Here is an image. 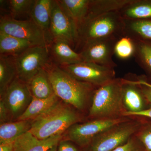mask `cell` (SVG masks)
Here are the masks:
<instances>
[{"label":"cell","mask_w":151,"mask_h":151,"mask_svg":"<svg viewBox=\"0 0 151 151\" xmlns=\"http://www.w3.org/2000/svg\"><path fill=\"white\" fill-rule=\"evenodd\" d=\"M48 73L55 94L63 102L81 113L88 112L96 86L78 81L50 62L45 68Z\"/></svg>","instance_id":"obj_1"},{"label":"cell","mask_w":151,"mask_h":151,"mask_svg":"<svg viewBox=\"0 0 151 151\" xmlns=\"http://www.w3.org/2000/svg\"><path fill=\"white\" fill-rule=\"evenodd\" d=\"M83 114L60 100L49 110L32 120L29 132L40 140L62 135L72 125L81 123Z\"/></svg>","instance_id":"obj_2"},{"label":"cell","mask_w":151,"mask_h":151,"mask_svg":"<svg viewBox=\"0 0 151 151\" xmlns=\"http://www.w3.org/2000/svg\"><path fill=\"white\" fill-rule=\"evenodd\" d=\"M123 82V78H116L94 90L88 111L89 120L125 117L126 111L122 102Z\"/></svg>","instance_id":"obj_3"},{"label":"cell","mask_w":151,"mask_h":151,"mask_svg":"<svg viewBox=\"0 0 151 151\" xmlns=\"http://www.w3.org/2000/svg\"><path fill=\"white\" fill-rule=\"evenodd\" d=\"M124 19L119 11L111 12L83 20L77 27L76 48L92 41L109 37L124 36Z\"/></svg>","instance_id":"obj_4"},{"label":"cell","mask_w":151,"mask_h":151,"mask_svg":"<svg viewBox=\"0 0 151 151\" xmlns=\"http://www.w3.org/2000/svg\"><path fill=\"white\" fill-rule=\"evenodd\" d=\"M142 117L132 116L130 120L115 125L94 138L83 151H113L127 143L140 127Z\"/></svg>","instance_id":"obj_5"},{"label":"cell","mask_w":151,"mask_h":151,"mask_svg":"<svg viewBox=\"0 0 151 151\" xmlns=\"http://www.w3.org/2000/svg\"><path fill=\"white\" fill-rule=\"evenodd\" d=\"M131 118L132 116H125L117 119H93L77 123L66 131V139L74 143L83 151L98 135L116 124Z\"/></svg>","instance_id":"obj_6"},{"label":"cell","mask_w":151,"mask_h":151,"mask_svg":"<svg viewBox=\"0 0 151 151\" xmlns=\"http://www.w3.org/2000/svg\"><path fill=\"white\" fill-rule=\"evenodd\" d=\"M0 31L27 40L34 46L49 47L52 41L31 19L19 20L4 16L0 20Z\"/></svg>","instance_id":"obj_7"},{"label":"cell","mask_w":151,"mask_h":151,"mask_svg":"<svg viewBox=\"0 0 151 151\" xmlns=\"http://www.w3.org/2000/svg\"><path fill=\"white\" fill-rule=\"evenodd\" d=\"M49 47H31L15 57L19 79L28 84L40 69L51 62Z\"/></svg>","instance_id":"obj_8"},{"label":"cell","mask_w":151,"mask_h":151,"mask_svg":"<svg viewBox=\"0 0 151 151\" xmlns=\"http://www.w3.org/2000/svg\"><path fill=\"white\" fill-rule=\"evenodd\" d=\"M59 66L78 81L89 83L97 87L116 78L114 68L94 63L82 61L76 64Z\"/></svg>","instance_id":"obj_9"},{"label":"cell","mask_w":151,"mask_h":151,"mask_svg":"<svg viewBox=\"0 0 151 151\" xmlns=\"http://www.w3.org/2000/svg\"><path fill=\"white\" fill-rule=\"evenodd\" d=\"M28 84L16 77L1 95V100L7 108L11 119L17 121L32 100Z\"/></svg>","instance_id":"obj_10"},{"label":"cell","mask_w":151,"mask_h":151,"mask_svg":"<svg viewBox=\"0 0 151 151\" xmlns=\"http://www.w3.org/2000/svg\"><path fill=\"white\" fill-rule=\"evenodd\" d=\"M120 38L113 36L92 41L85 45L78 52L83 61L114 68L117 65L113 56L115 54V45Z\"/></svg>","instance_id":"obj_11"},{"label":"cell","mask_w":151,"mask_h":151,"mask_svg":"<svg viewBox=\"0 0 151 151\" xmlns=\"http://www.w3.org/2000/svg\"><path fill=\"white\" fill-rule=\"evenodd\" d=\"M52 40L62 41L70 46H76L77 27L65 14L58 1H52L49 30Z\"/></svg>","instance_id":"obj_12"},{"label":"cell","mask_w":151,"mask_h":151,"mask_svg":"<svg viewBox=\"0 0 151 151\" xmlns=\"http://www.w3.org/2000/svg\"><path fill=\"white\" fill-rule=\"evenodd\" d=\"M122 102L126 110L125 116H132L151 108L142 91L140 85L132 78H123Z\"/></svg>","instance_id":"obj_13"},{"label":"cell","mask_w":151,"mask_h":151,"mask_svg":"<svg viewBox=\"0 0 151 151\" xmlns=\"http://www.w3.org/2000/svg\"><path fill=\"white\" fill-rule=\"evenodd\" d=\"M62 139V135H58L40 140L29 131L14 143V151H47Z\"/></svg>","instance_id":"obj_14"},{"label":"cell","mask_w":151,"mask_h":151,"mask_svg":"<svg viewBox=\"0 0 151 151\" xmlns=\"http://www.w3.org/2000/svg\"><path fill=\"white\" fill-rule=\"evenodd\" d=\"M49 48L50 53L59 66L72 65L83 61L80 53L73 50L65 42L52 41Z\"/></svg>","instance_id":"obj_15"},{"label":"cell","mask_w":151,"mask_h":151,"mask_svg":"<svg viewBox=\"0 0 151 151\" xmlns=\"http://www.w3.org/2000/svg\"><path fill=\"white\" fill-rule=\"evenodd\" d=\"M52 0H36L30 16L51 40L49 30L51 21Z\"/></svg>","instance_id":"obj_16"},{"label":"cell","mask_w":151,"mask_h":151,"mask_svg":"<svg viewBox=\"0 0 151 151\" xmlns=\"http://www.w3.org/2000/svg\"><path fill=\"white\" fill-rule=\"evenodd\" d=\"M34 46L27 40L0 31L1 55L15 57L27 49Z\"/></svg>","instance_id":"obj_17"},{"label":"cell","mask_w":151,"mask_h":151,"mask_svg":"<svg viewBox=\"0 0 151 151\" xmlns=\"http://www.w3.org/2000/svg\"><path fill=\"white\" fill-rule=\"evenodd\" d=\"M32 121L18 120L0 125V144L14 142L19 137L29 132Z\"/></svg>","instance_id":"obj_18"},{"label":"cell","mask_w":151,"mask_h":151,"mask_svg":"<svg viewBox=\"0 0 151 151\" xmlns=\"http://www.w3.org/2000/svg\"><path fill=\"white\" fill-rule=\"evenodd\" d=\"M124 36L134 40L151 41V18L124 19Z\"/></svg>","instance_id":"obj_19"},{"label":"cell","mask_w":151,"mask_h":151,"mask_svg":"<svg viewBox=\"0 0 151 151\" xmlns=\"http://www.w3.org/2000/svg\"><path fill=\"white\" fill-rule=\"evenodd\" d=\"M119 12L125 20L151 18V0H132Z\"/></svg>","instance_id":"obj_20"},{"label":"cell","mask_w":151,"mask_h":151,"mask_svg":"<svg viewBox=\"0 0 151 151\" xmlns=\"http://www.w3.org/2000/svg\"><path fill=\"white\" fill-rule=\"evenodd\" d=\"M33 97L46 99L55 94L48 73L45 68L40 69L28 84Z\"/></svg>","instance_id":"obj_21"},{"label":"cell","mask_w":151,"mask_h":151,"mask_svg":"<svg viewBox=\"0 0 151 151\" xmlns=\"http://www.w3.org/2000/svg\"><path fill=\"white\" fill-rule=\"evenodd\" d=\"M132 1L90 0L88 12L83 20L99 16L111 12L119 11Z\"/></svg>","instance_id":"obj_22"},{"label":"cell","mask_w":151,"mask_h":151,"mask_svg":"<svg viewBox=\"0 0 151 151\" xmlns=\"http://www.w3.org/2000/svg\"><path fill=\"white\" fill-rule=\"evenodd\" d=\"M60 100L55 94L46 99H38L33 97L28 107L17 121H32L46 112Z\"/></svg>","instance_id":"obj_23"},{"label":"cell","mask_w":151,"mask_h":151,"mask_svg":"<svg viewBox=\"0 0 151 151\" xmlns=\"http://www.w3.org/2000/svg\"><path fill=\"white\" fill-rule=\"evenodd\" d=\"M63 10L76 24L81 23L86 16L90 0H59L58 1Z\"/></svg>","instance_id":"obj_24"},{"label":"cell","mask_w":151,"mask_h":151,"mask_svg":"<svg viewBox=\"0 0 151 151\" xmlns=\"http://www.w3.org/2000/svg\"><path fill=\"white\" fill-rule=\"evenodd\" d=\"M133 40L135 60L145 71L148 82L151 83V41Z\"/></svg>","instance_id":"obj_25"},{"label":"cell","mask_w":151,"mask_h":151,"mask_svg":"<svg viewBox=\"0 0 151 151\" xmlns=\"http://www.w3.org/2000/svg\"><path fill=\"white\" fill-rule=\"evenodd\" d=\"M17 77L14 57L0 56V94L4 93L8 86Z\"/></svg>","instance_id":"obj_26"},{"label":"cell","mask_w":151,"mask_h":151,"mask_svg":"<svg viewBox=\"0 0 151 151\" xmlns=\"http://www.w3.org/2000/svg\"><path fill=\"white\" fill-rule=\"evenodd\" d=\"M142 117L140 127L135 136L141 143L144 151H151V119Z\"/></svg>","instance_id":"obj_27"},{"label":"cell","mask_w":151,"mask_h":151,"mask_svg":"<svg viewBox=\"0 0 151 151\" xmlns=\"http://www.w3.org/2000/svg\"><path fill=\"white\" fill-rule=\"evenodd\" d=\"M135 50L134 41L125 36L120 38L115 45V54L120 59H127L134 56Z\"/></svg>","instance_id":"obj_28"},{"label":"cell","mask_w":151,"mask_h":151,"mask_svg":"<svg viewBox=\"0 0 151 151\" xmlns=\"http://www.w3.org/2000/svg\"><path fill=\"white\" fill-rule=\"evenodd\" d=\"M36 0H11L9 7L13 18L23 14L30 15Z\"/></svg>","instance_id":"obj_29"},{"label":"cell","mask_w":151,"mask_h":151,"mask_svg":"<svg viewBox=\"0 0 151 151\" xmlns=\"http://www.w3.org/2000/svg\"><path fill=\"white\" fill-rule=\"evenodd\" d=\"M113 151H144L141 143L135 134L126 144Z\"/></svg>","instance_id":"obj_30"},{"label":"cell","mask_w":151,"mask_h":151,"mask_svg":"<svg viewBox=\"0 0 151 151\" xmlns=\"http://www.w3.org/2000/svg\"><path fill=\"white\" fill-rule=\"evenodd\" d=\"M58 151H80V150L71 141L66 139H61L58 143Z\"/></svg>","instance_id":"obj_31"},{"label":"cell","mask_w":151,"mask_h":151,"mask_svg":"<svg viewBox=\"0 0 151 151\" xmlns=\"http://www.w3.org/2000/svg\"><path fill=\"white\" fill-rule=\"evenodd\" d=\"M11 117L7 108H6L4 103L0 100V123L1 124L9 122L10 120Z\"/></svg>","instance_id":"obj_32"},{"label":"cell","mask_w":151,"mask_h":151,"mask_svg":"<svg viewBox=\"0 0 151 151\" xmlns=\"http://www.w3.org/2000/svg\"><path fill=\"white\" fill-rule=\"evenodd\" d=\"M140 85L142 91L145 95L146 99L147 100L149 103L151 105V88L148 86H146L144 84H139Z\"/></svg>","instance_id":"obj_33"},{"label":"cell","mask_w":151,"mask_h":151,"mask_svg":"<svg viewBox=\"0 0 151 151\" xmlns=\"http://www.w3.org/2000/svg\"><path fill=\"white\" fill-rule=\"evenodd\" d=\"M14 143L0 144V151H14Z\"/></svg>","instance_id":"obj_34"},{"label":"cell","mask_w":151,"mask_h":151,"mask_svg":"<svg viewBox=\"0 0 151 151\" xmlns=\"http://www.w3.org/2000/svg\"><path fill=\"white\" fill-rule=\"evenodd\" d=\"M132 116L144 117L151 119V107L149 108V109H147V110H145V111H142V112H139V113H136V114H134Z\"/></svg>","instance_id":"obj_35"},{"label":"cell","mask_w":151,"mask_h":151,"mask_svg":"<svg viewBox=\"0 0 151 151\" xmlns=\"http://www.w3.org/2000/svg\"><path fill=\"white\" fill-rule=\"evenodd\" d=\"M139 83L140 84H144V85H145L146 86H148L151 88V83L149 82L148 81H147V80H145V79H141L139 81Z\"/></svg>","instance_id":"obj_36"},{"label":"cell","mask_w":151,"mask_h":151,"mask_svg":"<svg viewBox=\"0 0 151 151\" xmlns=\"http://www.w3.org/2000/svg\"><path fill=\"white\" fill-rule=\"evenodd\" d=\"M58 144L53 146V147H52L51 148L48 150L47 151H58Z\"/></svg>","instance_id":"obj_37"}]
</instances>
